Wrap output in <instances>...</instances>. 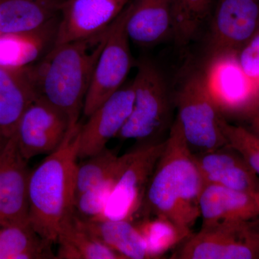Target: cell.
<instances>
[{
  "instance_id": "cell-1",
  "label": "cell",
  "mask_w": 259,
  "mask_h": 259,
  "mask_svg": "<svg viewBox=\"0 0 259 259\" xmlns=\"http://www.w3.org/2000/svg\"><path fill=\"white\" fill-rule=\"evenodd\" d=\"M204 182L176 118L145 194L143 218L158 217L191 229L200 218Z\"/></svg>"
},
{
  "instance_id": "cell-2",
  "label": "cell",
  "mask_w": 259,
  "mask_h": 259,
  "mask_svg": "<svg viewBox=\"0 0 259 259\" xmlns=\"http://www.w3.org/2000/svg\"><path fill=\"white\" fill-rule=\"evenodd\" d=\"M80 125L71 127L59 148L29 176L28 222L51 244L74 215Z\"/></svg>"
},
{
  "instance_id": "cell-3",
  "label": "cell",
  "mask_w": 259,
  "mask_h": 259,
  "mask_svg": "<svg viewBox=\"0 0 259 259\" xmlns=\"http://www.w3.org/2000/svg\"><path fill=\"white\" fill-rule=\"evenodd\" d=\"M109 29L93 36L54 46L32 70L38 96L79 123L85 98Z\"/></svg>"
},
{
  "instance_id": "cell-4",
  "label": "cell",
  "mask_w": 259,
  "mask_h": 259,
  "mask_svg": "<svg viewBox=\"0 0 259 259\" xmlns=\"http://www.w3.org/2000/svg\"><path fill=\"white\" fill-rule=\"evenodd\" d=\"M134 102L132 111L118 137L145 143L163 132L170 119V100L166 81L156 65L148 59L138 64L132 82Z\"/></svg>"
},
{
  "instance_id": "cell-5",
  "label": "cell",
  "mask_w": 259,
  "mask_h": 259,
  "mask_svg": "<svg viewBox=\"0 0 259 259\" xmlns=\"http://www.w3.org/2000/svg\"><path fill=\"white\" fill-rule=\"evenodd\" d=\"M177 118L187 144L197 153L208 152L226 146L222 128L223 117L204 82L202 73L190 75L176 97Z\"/></svg>"
},
{
  "instance_id": "cell-6",
  "label": "cell",
  "mask_w": 259,
  "mask_h": 259,
  "mask_svg": "<svg viewBox=\"0 0 259 259\" xmlns=\"http://www.w3.org/2000/svg\"><path fill=\"white\" fill-rule=\"evenodd\" d=\"M171 258L259 259V233L250 221L202 224Z\"/></svg>"
},
{
  "instance_id": "cell-7",
  "label": "cell",
  "mask_w": 259,
  "mask_h": 259,
  "mask_svg": "<svg viewBox=\"0 0 259 259\" xmlns=\"http://www.w3.org/2000/svg\"><path fill=\"white\" fill-rule=\"evenodd\" d=\"M128 14L127 4L110 26L83 104L82 112L87 117L122 88L132 67L130 38L126 30Z\"/></svg>"
},
{
  "instance_id": "cell-8",
  "label": "cell",
  "mask_w": 259,
  "mask_h": 259,
  "mask_svg": "<svg viewBox=\"0 0 259 259\" xmlns=\"http://www.w3.org/2000/svg\"><path fill=\"white\" fill-rule=\"evenodd\" d=\"M165 146V141L145 143L130 152L100 218L133 221L139 214L150 179Z\"/></svg>"
},
{
  "instance_id": "cell-9",
  "label": "cell",
  "mask_w": 259,
  "mask_h": 259,
  "mask_svg": "<svg viewBox=\"0 0 259 259\" xmlns=\"http://www.w3.org/2000/svg\"><path fill=\"white\" fill-rule=\"evenodd\" d=\"M202 75L211 96L224 117H243L259 97L258 87L243 72L236 54H210Z\"/></svg>"
},
{
  "instance_id": "cell-10",
  "label": "cell",
  "mask_w": 259,
  "mask_h": 259,
  "mask_svg": "<svg viewBox=\"0 0 259 259\" xmlns=\"http://www.w3.org/2000/svg\"><path fill=\"white\" fill-rule=\"evenodd\" d=\"M72 127L65 114L38 96L20 117L12 137L28 161L54 152Z\"/></svg>"
},
{
  "instance_id": "cell-11",
  "label": "cell",
  "mask_w": 259,
  "mask_h": 259,
  "mask_svg": "<svg viewBox=\"0 0 259 259\" xmlns=\"http://www.w3.org/2000/svg\"><path fill=\"white\" fill-rule=\"evenodd\" d=\"M258 30V0H218L209 31L210 54H237Z\"/></svg>"
},
{
  "instance_id": "cell-12",
  "label": "cell",
  "mask_w": 259,
  "mask_h": 259,
  "mask_svg": "<svg viewBox=\"0 0 259 259\" xmlns=\"http://www.w3.org/2000/svg\"><path fill=\"white\" fill-rule=\"evenodd\" d=\"M134 102L132 83L121 88L90 116L79 129L78 158L85 159L107 148L127 122Z\"/></svg>"
},
{
  "instance_id": "cell-13",
  "label": "cell",
  "mask_w": 259,
  "mask_h": 259,
  "mask_svg": "<svg viewBox=\"0 0 259 259\" xmlns=\"http://www.w3.org/2000/svg\"><path fill=\"white\" fill-rule=\"evenodd\" d=\"M131 0H64L54 46L91 37L106 30Z\"/></svg>"
},
{
  "instance_id": "cell-14",
  "label": "cell",
  "mask_w": 259,
  "mask_h": 259,
  "mask_svg": "<svg viewBox=\"0 0 259 259\" xmlns=\"http://www.w3.org/2000/svg\"><path fill=\"white\" fill-rule=\"evenodd\" d=\"M30 173L28 161L10 138L0 157V227L28 222Z\"/></svg>"
},
{
  "instance_id": "cell-15",
  "label": "cell",
  "mask_w": 259,
  "mask_h": 259,
  "mask_svg": "<svg viewBox=\"0 0 259 259\" xmlns=\"http://www.w3.org/2000/svg\"><path fill=\"white\" fill-rule=\"evenodd\" d=\"M194 155L205 185L247 192L259 191L258 175L240 153L228 145Z\"/></svg>"
},
{
  "instance_id": "cell-16",
  "label": "cell",
  "mask_w": 259,
  "mask_h": 259,
  "mask_svg": "<svg viewBox=\"0 0 259 259\" xmlns=\"http://www.w3.org/2000/svg\"><path fill=\"white\" fill-rule=\"evenodd\" d=\"M37 97L32 66L0 67V133L5 138L13 136L20 117Z\"/></svg>"
},
{
  "instance_id": "cell-17",
  "label": "cell",
  "mask_w": 259,
  "mask_h": 259,
  "mask_svg": "<svg viewBox=\"0 0 259 259\" xmlns=\"http://www.w3.org/2000/svg\"><path fill=\"white\" fill-rule=\"evenodd\" d=\"M202 224L219 221H250L259 216V191L233 190L205 185L199 199Z\"/></svg>"
},
{
  "instance_id": "cell-18",
  "label": "cell",
  "mask_w": 259,
  "mask_h": 259,
  "mask_svg": "<svg viewBox=\"0 0 259 259\" xmlns=\"http://www.w3.org/2000/svg\"><path fill=\"white\" fill-rule=\"evenodd\" d=\"M128 8L126 30L135 44L156 45L172 34L171 0H131Z\"/></svg>"
},
{
  "instance_id": "cell-19",
  "label": "cell",
  "mask_w": 259,
  "mask_h": 259,
  "mask_svg": "<svg viewBox=\"0 0 259 259\" xmlns=\"http://www.w3.org/2000/svg\"><path fill=\"white\" fill-rule=\"evenodd\" d=\"M59 17L31 31L0 34V67L24 69L54 47Z\"/></svg>"
},
{
  "instance_id": "cell-20",
  "label": "cell",
  "mask_w": 259,
  "mask_h": 259,
  "mask_svg": "<svg viewBox=\"0 0 259 259\" xmlns=\"http://www.w3.org/2000/svg\"><path fill=\"white\" fill-rule=\"evenodd\" d=\"M74 218L78 226L124 259H151L146 241L133 221L83 219L75 214Z\"/></svg>"
},
{
  "instance_id": "cell-21",
  "label": "cell",
  "mask_w": 259,
  "mask_h": 259,
  "mask_svg": "<svg viewBox=\"0 0 259 259\" xmlns=\"http://www.w3.org/2000/svg\"><path fill=\"white\" fill-rule=\"evenodd\" d=\"M51 245L29 222L0 227V259L56 258Z\"/></svg>"
},
{
  "instance_id": "cell-22",
  "label": "cell",
  "mask_w": 259,
  "mask_h": 259,
  "mask_svg": "<svg viewBox=\"0 0 259 259\" xmlns=\"http://www.w3.org/2000/svg\"><path fill=\"white\" fill-rule=\"evenodd\" d=\"M56 243L58 259H124L78 226L74 217L63 228Z\"/></svg>"
},
{
  "instance_id": "cell-23",
  "label": "cell",
  "mask_w": 259,
  "mask_h": 259,
  "mask_svg": "<svg viewBox=\"0 0 259 259\" xmlns=\"http://www.w3.org/2000/svg\"><path fill=\"white\" fill-rule=\"evenodd\" d=\"M135 224L146 241L151 259L161 258L165 253L192 235L191 229L163 218H143Z\"/></svg>"
},
{
  "instance_id": "cell-24",
  "label": "cell",
  "mask_w": 259,
  "mask_h": 259,
  "mask_svg": "<svg viewBox=\"0 0 259 259\" xmlns=\"http://www.w3.org/2000/svg\"><path fill=\"white\" fill-rule=\"evenodd\" d=\"M215 0H171L172 34L179 44L193 38Z\"/></svg>"
},
{
  "instance_id": "cell-25",
  "label": "cell",
  "mask_w": 259,
  "mask_h": 259,
  "mask_svg": "<svg viewBox=\"0 0 259 259\" xmlns=\"http://www.w3.org/2000/svg\"><path fill=\"white\" fill-rule=\"evenodd\" d=\"M129 158L130 152L119 156L117 166L110 176L76 197L74 202V214L77 217L83 219H97L102 217L116 182Z\"/></svg>"
},
{
  "instance_id": "cell-26",
  "label": "cell",
  "mask_w": 259,
  "mask_h": 259,
  "mask_svg": "<svg viewBox=\"0 0 259 259\" xmlns=\"http://www.w3.org/2000/svg\"><path fill=\"white\" fill-rule=\"evenodd\" d=\"M119 156L112 150L102 151L78 163L75 178V199L83 192L105 180L115 170Z\"/></svg>"
},
{
  "instance_id": "cell-27",
  "label": "cell",
  "mask_w": 259,
  "mask_h": 259,
  "mask_svg": "<svg viewBox=\"0 0 259 259\" xmlns=\"http://www.w3.org/2000/svg\"><path fill=\"white\" fill-rule=\"evenodd\" d=\"M221 126L227 145L240 153L259 177V139L246 127L231 125L224 116Z\"/></svg>"
},
{
  "instance_id": "cell-28",
  "label": "cell",
  "mask_w": 259,
  "mask_h": 259,
  "mask_svg": "<svg viewBox=\"0 0 259 259\" xmlns=\"http://www.w3.org/2000/svg\"><path fill=\"white\" fill-rule=\"evenodd\" d=\"M236 56L243 72L259 88V30Z\"/></svg>"
},
{
  "instance_id": "cell-29",
  "label": "cell",
  "mask_w": 259,
  "mask_h": 259,
  "mask_svg": "<svg viewBox=\"0 0 259 259\" xmlns=\"http://www.w3.org/2000/svg\"><path fill=\"white\" fill-rule=\"evenodd\" d=\"M243 117L249 123L248 129L259 139V97Z\"/></svg>"
},
{
  "instance_id": "cell-30",
  "label": "cell",
  "mask_w": 259,
  "mask_h": 259,
  "mask_svg": "<svg viewBox=\"0 0 259 259\" xmlns=\"http://www.w3.org/2000/svg\"><path fill=\"white\" fill-rule=\"evenodd\" d=\"M8 140H9V139H7V138H5V136L0 133V157H1L3 151H4L5 146H6Z\"/></svg>"
},
{
  "instance_id": "cell-31",
  "label": "cell",
  "mask_w": 259,
  "mask_h": 259,
  "mask_svg": "<svg viewBox=\"0 0 259 259\" xmlns=\"http://www.w3.org/2000/svg\"><path fill=\"white\" fill-rule=\"evenodd\" d=\"M258 233H259V230H258Z\"/></svg>"
},
{
  "instance_id": "cell-32",
  "label": "cell",
  "mask_w": 259,
  "mask_h": 259,
  "mask_svg": "<svg viewBox=\"0 0 259 259\" xmlns=\"http://www.w3.org/2000/svg\"><path fill=\"white\" fill-rule=\"evenodd\" d=\"M258 1H259V0H258Z\"/></svg>"
}]
</instances>
